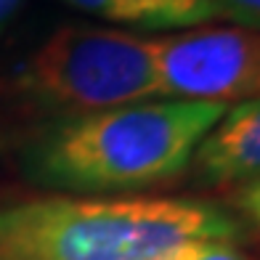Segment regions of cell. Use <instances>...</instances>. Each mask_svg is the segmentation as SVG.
<instances>
[{"label": "cell", "mask_w": 260, "mask_h": 260, "mask_svg": "<svg viewBox=\"0 0 260 260\" xmlns=\"http://www.w3.org/2000/svg\"><path fill=\"white\" fill-rule=\"evenodd\" d=\"M58 3L127 32H186L220 19L212 0H58Z\"/></svg>", "instance_id": "obj_6"}, {"label": "cell", "mask_w": 260, "mask_h": 260, "mask_svg": "<svg viewBox=\"0 0 260 260\" xmlns=\"http://www.w3.org/2000/svg\"><path fill=\"white\" fill-rule=\"evenodd\" d=\"M220 19H231L234 27L260 29V0H212Z\"/></svg>", "instance_id": "obj_8"}, {"label": "cell", "mask_w": 260, "mask_h": 260, "mask_svg": "<svg viewBox=\"0 0 260 260\" xmlns=\"http://www.w3.org/2000/svg\"><path fill=\"white\" fill-rule=\"evenodd\" d=\"M226 104L149 99L51 117L19 146V170L51 194L136 197L188 173Z\"/></svg>", "instance_id": "obj_1"}, {"label": "cell", "mask_w": 260, "mask_h": 260, "mask_svg": "<svg viewBox=\"0 0 260 260\" xmlns=\"http://www.w3.org/2000/svg\"><path fill=\"white\" fill-rule=\"evenodd\" d=\"M165 260H250V255L239 247V242L202 239V242H188V244L178 247Z\"/></svg>", "instance_id": "obj_7"}, {"label": "cell", "mask_w": 260, "mask_h": 260, "mask_svg": "<svg viewBox=\"0 0 260 260\" xmlns=\"http://www.w3.org/2000/svg\"><path fill=\"white\" fill-rule=\"evenodd\" d=\"M21 3H24V0H0V35H3V29L11 24V19L16 16Z\"/></svg>", "instance_id": "obj_10"}, {"label": "cell", "mask_w": 260, "mask_h": 260, "mask_svg": "<svg viewBox=\"0 0 260 260\" xmlns=\"http://www.w3.org/2000/svg\"><path fill=\"white\" fill-rule=\"evenodd\" d=\"M6 90L51 117L165 99L157 38L117 27H61L14 67Z\"/></svg>", "instance_id": "obj_3"}, {"label": "cell", "mask_w": 260, "mask_h": 260, "mask_svg": "<svg viewBox=\"0 0 260 260\" xmlns=\"http://www.w3.org/2000/svg\"><path fill=\"white\" fill-rule=\"evenodd\" d=\"M244 229L205 197L48 191L0 202V260H165L188 242H242Z\"/></svg>", "instance_id": "obj_2"}, {"label": "cell", "mask_w": 260, "mask_h": 260, "mask_svg": "<svg viewBox=\"0 0 260 260\" xmlns=\"http://www.w3.org/2000/svg\"><path fill=\"white\" fill-rule=\"evenodd\" d=\"M188 170L202 186L215 188L260 181V99L226 106L199 141Z\"/></svg>", "instance_id": "obj_5"}, {"label": "cell", "mask_w": 260, "mask_h": 260, "mask_svg": "<svg viewBox=\"0 0 260 260\" xmlns=\"http://www.w3.org/2000/svg\"><path fill=\"white\" fill-rule=\"evenodd\" d=\"M234 210L242 220L252 223V226L260 231V181H252V183L236 188Z\"/></svg>", "instance_id": "obj_9"}, {"label": "cell", "mask_w": 260, "mask_h": 260, "mask_svg": "<svg viewBox=\"0 0 260 260\" xmlns=\"http://www.w3.org/2000/svg\"><path fill=\"white\" fill-rule=\"evenodd\" d=\"M165 99L239 104L260 99V29L197 27L157 38Z\"/></svg>", "instance_id": "obj_4"}]
</instances>
